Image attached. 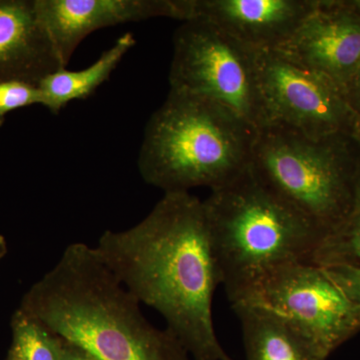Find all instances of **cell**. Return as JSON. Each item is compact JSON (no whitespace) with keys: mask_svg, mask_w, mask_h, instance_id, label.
I'll return each instance as SVG.
<instances>
[{"mask_svg":"<svg viewBox=\"0 0 360 360\" xmlns=\"http://www.w3.org/2000/svg\"><path fill=\"white\" fill-rule=\"evenodd\" d=\"M236 304L276 315L328 359L360 331V305L323 267L310 262L276 267L231 305Z\"/></svg>","mask_w":360,"mask_h":360,"instance_id":"obj_7","label":"cell"},{"mask_svg":"<svg viewBox=\"0 0 360 360\" xmlns=\"http://www.w3.org/2000/svg\"><path fill=\"white\" fill-rule=\"evenodd\" d=\"M37 15L63 65L92 32L155 18L187 21L189 0H34Z\"/></svg>","mask_w":360,"mask_h":360,"instance_id":"obj_10","label":"cell"},{"mask_svg":"<svg viewBox=\"0 0 360 360\" xmlns=\"http://www.w3.org/2000/svg\"><path fill=\"white\" fill-rule=\"evenodd\" d=\"M11 328L13 345L7 360L63 359V338L34 315L18 310Z\"/></svg>","mask_w":360,"mask_h":360,"instance_id":"obj_15","label":"cell"},{"mask_svg":"<svg viewBox=\"0 0 360 360\" xmlns=\"http://www.w3.org/2000/svg\"><path fill=\"white\" fill-rule=\"evenodd\" d=\"M355 205L360 206V167L356 179V201H355Z\"/></svg>","mask_w":360,"mask_h":360,"instance_id":"obj_21","label":"cell"},{"mask_svg":"<svg viewBox=\"0 0 360 360\" xmlns=\"http://www.w3.org/2000/svg\"><path fill=\"white\" fill-rule=\"evenodd\" d=\"M343 91L350 108L360 117V65Z\"/></svg>","mask_w":360,"mask_h":360,"instance_id":"obj_19","label":"cell"},{"mask_svg":"<svg viewBox=\"0 0 360 360\" xmlns=\"http://www.w3.org/2000/svg\"><path fill=\"white\" fill-rule=\"evenodd\" d=\"M352 6L355 7L357 11L360 13V0H352Z\"/></svg>","mask_w":360,"mask_h":360,"instance_id":"obj_23","label":"cell"},{"mask_svg":"<svg viewBox=\"0 0 360 360\" xmlns=\"http://www.w3.org/2000/svg\"><path fill=\"white\" fill-rule=\"evenodd\" d=\"M316 0H191V20L207 21L255 49H276Z\"/></svg>","mask_w":360,"mask_h":360,"instance_id":"obj_11","label":"cell"},{"mask_svg":"<svg viewBox=\"0 0 360 360\" xmlns=\"http://www.w3.org/2000/svg\"><path fill=\"white\" fill-rule=\"evenodd\" d=\"M139 305L96 248L77 243L32 286L22 309L97 360H193L170 331L146 319Z\"/></svg>","mask_w":360,"mask_h":360,"instance_id":"obj_2","label":"cell"},{"mask_svg":"<svg viewBox=\"0 0 360 360\" xmlns=\"http://www.w3.org/2000/svg\"><path fill=\"white\" fill-rule=\"evenodd\" d=\"M359 167L356 137H310L278 123L257 130L251 153L258 179L326 234L354 212Z\"/></svg>","mask_w":360,"mask_h":360,"instance_id":"obj_5","label":"cell"},{"mask_svg":"<svg viewBox=\"0 0 360 360\" xmlns=\"http://www.w3.org/2000/svg\"><path fill=\"white\" fill-rule=\"evenodd\" d=\"M168 80L169 90L219 104L255 129L266 125L257 49L207 21L187 20L177 28Z\"/></svg>","mask_w":360,"mask_h":360,"instance_id":"obj_6","label":"cell"},{"mask_svg":"<svg viewBox=\"0 0 360 360\" xmlns=\"http://www.w3.org/2000/svg\"><path fill=\"white\" fill-rule=\"evenodd\" d=\"M257 134L219 104L169 90L146 123L139 174L165 193L198 186L212 191L250 167Z\"/></svg>","mask_w":360,"mask_h":360,"instance_id":"obj_4","label":"cell"},{"mask_svg":"<svg viewBox=\"0 0 360 360\" xmlns=\"http://www.w3.org/2000/svg\"><path fill=\"white\" fill-rule=\"evenodd\" d=\"M63 68L40 22L34 0H0V82L39 85Z\"/></svg>","mask_w":360,"mask_h":360,"instance_id":"obj_12","label":"cell"},{"mask_svg":"<svg viewBox=\"0 0 360 360\" xmlns=\"http://www.w3.org/2000/svg\"><path fill=\"white\" fill-rule=\"evenodd\" d=\"M44 103L39 85L20 80L0 82V127L14 110Z\"/></svg>","mask_w":360,"mask_h":360,"instance_id":"obj_17","label":"cell"},{"mask_svg":"<svg viewBox=\"0 0 360 360\" xmlns=\"http://www.w3.org/2000/svg\"><path fill=\"white\" fill-rule=\"evenodd\" d=\"M135 44L134 35L124 33L84 70L75 71L63 68L46 75L39 84L44 97L42 105L53 115H58L71 101L89 98L110 77Z\"/></svg>","mask_w":360,"mask_h":360,"instance_id":"obj_14","label":"cell"},{"mask_svg":"<svg viewBox=\"0 0 360 360\" xmlns=\"http://www.w3.org/2000/svg\"><path fill=\"white\" fill-rule=\"evenodd\" d=\"M272 51L345 90L360 65V13L352 0H316L290 39Z\"/></svg>","mask_w":360,"mask_h":360,"instance_id":"obj_9","label":"cell"},{"mask_svg":"<svg viewBox=\"0 0 360 360\" xmlns=\"http://www.w3.org/2000/svg\"><path fill=\"white\" fill-rule=\"evenodd\" d=\"M203 205L220 285L231 304L276 267L309 262L326 236L250 167L212 189Z\"/></svg>","mask_w":360,"mask_h":360,"instance_id":"obj_3","label":"cell"},{"mask_svg":"<svg viewBox=\"0 0 360 360\" xmlns=\"http://www.w3.org/2000/svg\"><path fill=\"white\" fill-rule=\"evenodd\" d=\"M243 333L245 360H328L305 336L274 314L231 305Z\"/></svg>","mask_w":360,"mask_h":360,"instance_id":"obj_13","label":"cell"},{"mask_svg":"<svg viewBox=\"0 0 360 360\" xmlns=\"http://www.w3.org/2000/svg\"><path fill=\"white\" fill-rule=\"evenodd\" d=\"M61 360H97L94 355L82 347L63 340V359Z\"/></svg>","mask_w":360,"mask_h":360,"instance_id":"obj_20","label":"cell"},{"mask_svg":"<svg viewBox=\"0 0 360 360\" xmlns=\"http://www.w3.org/2000/svg\"><path fill=\"white\" fill-rule=\"evenodd\" d=\"M94 248L139 302L160 312L193 360H234L213 322L220 279L200 198L165 193L146 219L127 231H106Z\"/></svg>","mask_w":360,"mask_h":360,"instance_id":"obj_1","label":"cell"},{"mask_svg":"<svg viewBox=\"0 0 360 360\" xmlns=\"http://www.w3.org/2000/svg\"><path fill=\"white\" fill-rule=\"evenodd\" d=\"M6 252V243L2 236H0V258L4 257Z\"/></svg>","mask_w":360,"mask_h":360,"instance_id":"obj_22","label":"cell"},{"mask_svg":"<svg viewBox=\"0 0 360 360\" xmlns=\"http://www.w3.org/2000/svg\"><path fill=\"white\" fill-rule=\"evenodd\" d=\"M310 264L360 266V206L345 222L326 234L312 255Z\"/></svg>","mask_w":360,"mask_h":360,"instance_id":"obj_16","label":"cell"},{"mask_svg":"<svg viewBox=\"0 0 360 360\" xmlns=\"http://www.w3.org/2000/svg\"><path fill=\"white\" fill-rule=\"evenodd\" d=\"M322 267L328 271L335 283L340 284L348 296L360 305V266L330 265Z\"/></svg>","mask_w":360,"mask_h":360,"instance_id":"obj_18","label":"cell"},{"mask_svg":"<svg viewBox=\"0 0 360 360\" xmlns=\"http://www.w3.org/2000/svg\"><path fill=\"white\" fill-rule=\"evenodd\" d=\"M258 80L267 124L310 137L345 134L360 141V117L333 79L272 49H257Z\"/></svg>","mask_w":360,"mask_h":360,"instance_id":"obj_8","label":"cell"}]
</instances>
